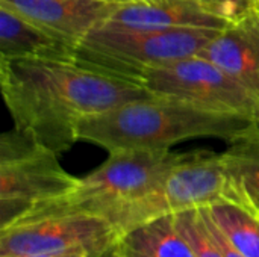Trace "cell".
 Here are the masks:
<instances>
[{"label":"cell","mask_w":259,"mask_h":257,"mask_svg":"<svg viewBox=\"0 0 259 257\" xmlns=\"http://www.w3.org/2000/svg\"><path fill=\"white\" fill-rule=\"evenodd\" d=\"M0 85L14 129L58 155L79 141L83 117L153 95L135 82L59 59L0 58Z\"/></svg>","instance_id":"1"},{"label":"cell","mask_w":259,"mask_h":257,"mask_svg":"<svg viewBox=\"0 0 259 257\" xmlns=\"http://www.w3.org/2000/svg\"><path fill=\"white\" fill-rule=\"evenodd\" d=\"M258 124L188 100L150 95L83 117L77 124V136L108 153L162 150L196 138H217L231 144Z\"/></svg>","instance_id":"2"},{"label":"cell","mask_w":259,"mask_h":257,"mask_svg":"<svg viewBox=\"0 0 259 257\" xmlns=\"http://www.w3.org/2000/svg\"><path fill=\"white\" fill-rule=\"evenodd\" d=\"M220 32L206 27L127 29L100 24L76 44L74 58L83 67L134 82L144 68L197 56Z\"/></svg>","instance_id":"3"},{"label":"cell","mask_w":259,"mask_h":257,"mask_svg":"<svg viewBox=\"0 0 259 257\" xmlns=\"http://www.w3.org/2000/svg\"><path fill=\"white\" fill-rule=\"evenodd\" d=\"M220 200L244 201L228 171L223 153L190 151L152 188L118 206L106 220L124 236L156 218L206 208Z\"/></svg>","instance_id":"4"},{"label":"cell","mask_w":259,"mask_h":257,"mask_svg":"<svg viewBox=\"0 0 259 257\" xmlns=\"http://www.w3.org/2000/svg\"><path fill=\"white\" fill-rule=\"evenodd\" d=\"M188 153H175L170 148L109 153V158L97 170L79 179L68 194L39 204L24 215L71 211L99 215L106 220L118 206L152 188Z\"/></svg>","instance_id":"5"},{"label":"cell","mask_w":259,"mask_h":257,"mask_svg":"<svg viewBox=\"0 0 259 257\" xmlns=\"http://www.w3.org/2000/svg\"><path fill=\"white\" fill-rule=\"evenodd\" d=\"M121 239L118 229L99 215L71 211L29 214L0 227V257H106Z\"/></svg>","instance_id":"6"},{"label":"cell","mask_w":259,"mask_h":257,"mask_svg":"<svg viewBox=\"0 0 259 257\" xmlns=\"http://www.w3.org/2000/svg\"><path fill=\"white\" fill-rule=\"evenodd\" d=\"M79 179L67 173L58 153L14 129L0 138V227L30 209L68 194Z\"/></svg>","instance_id":"7"},{"label":"cell","mask_w":259,"mask_h":257,"mask_svg":"<svg viewBox=\"0 0 259 257\" xmlns=\"http://www.w3.org/2000/svg\"><path fill=\"white\" fill-rule=\"evenodd\" d=\"M153 95L199 103L259 123V98L211 61L191 56L144 68L134 79Z\"/></svg>","instance_id":"8"},{"label":"cell","mask_w":259,"mask_h":257,"mask_svg":"<svg viewBox=\"0 0 259 257\" xmlns=\"http://www.w3.org/2000/svg\"><path fill=\"white\" fill-rule=\"evenodd\" d=\"M102 24L127 29L206 27L225 30L232 23L203 0L118 2Z\"/></svg>","instance_id":"9"},{"label":"cell","mask_w":259,"mask_h":257,"mask_svg":"<svg viewBox=\"0 0 259 257\" xmlns=\"http://www.w3.org/2000/svg\"><path fill=\"white\" fill-rule=\"evenodd\" d=\"M225 70L259 98V5L222 30L197 55Z\"/></svg>","instance_id":"10"},{"label":"cell","mask_w":259,"mask_h":257,"mask_svg":"<svg viewBox=\"0 0 259 257\" xmlns=\"http://www.w3.org/2000/svg\"><path fill=\"white\" fill-rule=\"evenodd\" d=\"M118 2L108 0H0L49 32L77 44L111 15Z\"/></svg>","instance_id":"11"},{"label":"cell","mask_w":259,"mask_h":257,"mask_svg":"<svg viewBox=\"0 0 259 257\" xmlns=\"http://www.w3.org/2000/svg\"><path fill=\"white\" fill-rule=\"evenodd\" d=\"M76 45L0 5V58L76 61Z\"/></svg>","instance_id":"12"},{"label":"cell","mask_w":259,"mask_h":257,"mask_svg":"<svg viewBox=\"0 0 259 257\" xmlns=\"http://www.w3.org/2000/svg\"><path fill=\"white\" fill-rule=\"evenodd\" d=\"M202 209L235 248L246 257H259V212L250 203L220 200Z\"/></svg>","instance_id":"13"},{"label":"cell","mask_w":259,"mask_h":257,"mask_svg":"<svg viewBox=\"0 0 259 257\" xmlns=\"http://www.w3.org/2000/svg\"><path fill=\"white\" fill-rule=\"evenodd\" d=\"M121 241L147 257H196L176 229L173 215L146 223L126 233Z\"/></svg>","instance_id":"14"},{"label":"cell","mask_w":259,"mask_h":257,"mask_svg":"<svg viewBox=\"0 0 259 257\" xmlns=\"http://www.w3.org/2000/svg\"><path fill=\"white\" fill-rule=\"evenodd\" d=\"M223 158L244 201L259 195V124L246 136L231 142Z\"/></svg>","instance_id":"15"},{"label":"cell","mask_w":259,"mask_h":257,"mask_svg":"<svg viewBox=\"0 0 259 257\" xmlns=\"http://www.w3.org/2000/svg\"><path fill=\"white\" fill-rule=\"evenodd\" d=\"M173 218L176 229L190 244L196 257H225L206 224L202 208L175 214Z\"/></svg>","instance_id":"16"},{"label":"cell","mask_w":259,"mask_h":257,"mask_svg":"<svg viewBox=\"0 0 259 257\" xmlns=\"http://www.w3.org/2000/svg\"><path fill=\"white\" fill-rule=\"evenodd\" d=\"M211 8H214L220 15H223L231 23L237 21L243 17L255 3L256 0H203Z\"/></svg>","instance_id":"17"},{"label":"cell","mask_w":259,"mask_h":257,"mask_svg":"<svg viewBox=\"0 0 259 257\" xmlns=\"http://www.w3.org/2000/svg\"><path fill=\"white\" fill-rule=\"evenodd\" d=\"M106 257H147L146 254L137 251L135 248L129 247L127 244H124L123 241L108 254Z\"/></svg>","instance_id":"18"},{"label":"cell","mask_w":259,"mask_h":257,"mask_svg":"<svg viewBox=\"0 0 259 257\" xmlns=\"http://www.w3.org/2000/svg\"><path fill=\"white\" fill-rule=\"evenodd\" d=\"M20 257H87L82 254H35V256H20Z\"/></svg>","instance_id":"19"},{"label":"cell","mask_w":259,"mask_h":257,"mask_svg":"<svg viewBox=\"0 0 259 257\" xmlns=\"http://www.w3.org/2000/svg\"><path fill=\"white\" fill-rule=\"evenodd\" d=\"M247 201L256 209L259 211V195H253V197H247Z\"/></svg>","instance_id":"20"},{"label":"cell","mask_w":259,"mask_h":257,"mask_svg":"<svg viewBox=\"0 0 259 257\" xmlns=\"http://www.w3.org/2000/svg\"><path fill=\"white\" fill-rule=\"evenodd\" d=\"M108 2H127V0H108Z\"/></svg>","instance_id":"21"},{"label":"cell","mask_w":259,"mask_h":257,"mask_svg":"<svg viewBox=\"0 0 259 257\" xmlns=\"http://www.w3.org/2000/svg\"><path fill=\"white\" fill-rule=\"evenodd\" d=\"M256 3H258V5H259V0H256Z\"/></svg>","instance_id":"22"},{"label":"cell","mask_w":259,"mask_h":257,"mask_svg":"<svg viewBox=\"0 0 259 257\" xmlns=\"http://www.w3.org/2000/svg\"><path fill=\"white\" fill-rule=\"evenodd\" d=\"M258 212H259V211H258Z\"/></svg>","instance_id":"23"}]
</instances>
